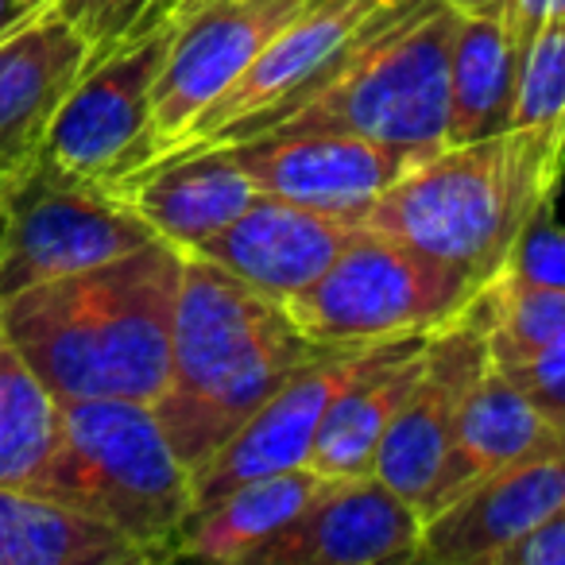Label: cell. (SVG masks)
Returning a JSON list of instances; mask_svg holds the SVG:
<instances>
[{
    "mask_svg": "<svg viewBox=\"0 0 565 565\" xmlns=\"http://www.w3.org/2000/svg\"><path fill=\"white\" fill-rule=\"evenodd\" d=\"M182 259L167 241L0 299V330L35 376L71 399L156 403L171 372Z\"/></svg>",
    "mask_w": 565,
    "mask_h": 565,
    "instance_id": "obj_1",
    "label": "cell"
},
{
    "mask_svg": "<svg viewBox=\"0 0 565 565\" xmlns=\"http://www.w3.org/2000/svg\"><path fill=\"white\" fill-rule=\"evenodd\" d=\"M322 349L282 302L252 291L210 259H182L171 372L151 411L190 477Z\"/></svg>",
    "mask_w": 565,
    "mask_h": 565,
    "instance_id": "obj_2",
    "label": "cell"
},
{
    "mask_svg": "<svg viewBox=\"0 0 565 565\" xmlns=\"http://www.w3.org/2000/svg\"><path fill=\"white\" fill-rule=\"evenodd\" d=\"M562 179L565 125H515L488 140L430 151L356 225L399 236L488 287L519 233L542 210H554Z\"/></svg>",
    "mask_w": 565,
    "mask_h": 565,
    "instance_id": "obj_3",
    "label": "cell"
},
{
    "mask_svg": "<svg viewBox=\"0 0 565 565\" xmlns=\"http://www.w3.org/2000/svg\"><path fill=\"white\" fill-rule=\"evenodd\" d=\"M461 12L446 0H380L330 74L295 102L256 113L190 148L252 140L264 132H353L411 151L446 148L449 47ZM186 151V148H182ZM163 159V156H159Z\"/></svg>",
    "mask_w": 565,
    "mask_h": 565,
    "instance_id": "obj_4",
    "label": "cell"
},
{
    "mask_svg": "<svg viewBox=\"0 0 565 565\" xmlns=\"http://www.w3.org/2000/svg\"><path fill=\"white\" fill-rule=\"evenodd\" d=\"M28 492L113 526L143 562H174L194 511V477L140 399L63 403L58 446Z\"/></svg>",
    "mask_w": 565,
    "mask_h": 565,
    "instance_id": "obj_5",
    "label": "cell"
},
{
    "mask_svg": "<svg viewBox=\"0 0 565 565\" xmlns=\"http://www.w3.org/2000/svg\"><path fill=\"white\" fill-rule=\"evenodd\" d=\"M477 295L461 267L361 225L330 271L287 302V315L318 345H364L438 330Z\"/></svg>",
    "mask_w": 565,
    "mask_h": 565,
    "instance_id": "obj_6",
    "label": "cell"
},
{
    "mask_svg": "<svg viewBox=\"0 0 565 565\" xmlns=\"http://www.w3.org/2000/svg\"><path fill=\"white\" fill-rule=\"evenodd\" d=\"M0 299L159 241L125 198L58 171L40 151L0 179Z\"/></svg>",
    "mask_w": 565,
    "mask_h": 565,
    "instance_id": "obj_7",
    "label": "cell"
},
{
    "mask_svg": "<svg viewBox=\"0 0 565 565\" xmlns=\"http://www.w3.org/2000/svg\"><path fill=\"white\" fill-rule=\"evenodd\" d=\"M179 20L174 0H151L109 51L89 58L58 105L40 156L74 179L109 190L128 179L148 156L151 94Z\"/></svg>",
    "mask_w": 565,
    "mask_h": 565,
    "instance_id": "obj_8",
    "label": "cell"
},
{
    "mask_svg": "<svg viewBox=\"0 0 565 565\" xmlns=\"http://www.w3.org/2000/svg\"><path fill=\"white\" fill-rule=\"evenodd\" d=\"M302 9L307 0H202L182 12L151 94L148 156L140 167L179 148Z\"/></svg>",
    "mask_w": 565,
    "mask_h": 565,
    "instance_id": "obj_9",
    "label": "cell"
},
{
    "mask_svg": "<svg viewBox=\"0 0 565 565\" xmlns=\"http://www.w3.org/2000/svg\"><path fill=\"white\" fill-rule=\"evenodd\" d=\"M233 163L267 198L307 205V210L338 213L361 221V213L399 182L418 159L430 151L395 148L369 136L299 128V132H264L252 140L217 143Z\"/></svg>",
    "mask_w": 565,
    "mask_h": 565,
    "instance_id": "obj_10",
    "label": "cell"
},
{
    "mask_svg": "<svg viewBox=\"0 0 565 565\" xmlns=\"http://www.w3.org/2000/svg\"><path fill=\"white\" fill-rule=\"evenodd\" d=\"M395 338L364 345H326L315 361L295 369L259 411L194 472V508L225 495L228 488L271 472L310 465V449L338 395L392 345Z\"/></svg>",
    "mask_w": 565,
    "mask_h": 565,
    "instance_id": "obj_11",
    "label": "cell"
},
{
    "mask_svg": "<svg viewBox=\"0 0 565 565\" xmlns=\"http://www.w3.org/2000/svg\"><path fill=\"white\" fill-rule=\"evenodd\" d=\"M492 361L488 353V318L480 295L449 318L446 326L430 330L423 345V369L395 411L392 426H387L384 441L376 449L372 472L384 480L387 488L411 500L423 511L426 495H430L438 469L446 461L449 438H454L457 411H461L469 387Z\"/></svg>",
    "mask_w": 565,
    "mask_h": 565,
    "instance_id": "obj_12",
    "label": "cell"
},
{
    "mask_svg": "<svg viewBox=\"0 0 565 565\" xmlns=\"http://www.w3.org/2000/svg\"><path fill=\"white\" fill-rule=\"evenodd\" d=\"M565 508V423H554L515 461L426 519L418 562L492 565L503 546Z\"/></svg>",
    "mask_w": 565,
    "mask_h": 565,
    "instance_id": "obj_13",
    "label": "cell"
},
{
    "mask_svg": "<svg viewBox=\"0 0 565 565\" xmlns=\"http://www.w3.org/2000/svg\"><path fill=\"white\" fill-rule=\"evenodd\" d=\"M423 511L376 472L326 480L252 565H395L418 562Z\"/></svg>",
    "mask_w": 565,
    "mask_h": 565,
    "instance_id": "obj_14",
    "label": "cell"
},
{
    "mask_svg": "<svg viewBox=\"0 0 565 565\" xmlns=\"http://www.w3.org/2000/svg\"><path fill=\"white\" fill-rule=\"evenodd\" d=\"M356 233L361 225L338 213L256 194V202L241 217L228 221L221 233H213L202 248L186 256L210 259L221 271L248 282L252 291L287 307L295 295L330 271V264Z\"/></svg>",
    "mask_w": 565,
    "mask_h": 565,
    "instance_id": "obj_15",
    "label": "cell"
},
{
    "mask_svg": "<svg viewBox=\"0 0 565 565\" xmlns=\"http://www.w3.org/2000/svg\"><path fill=\"white\" fill-rule=\"evenodd\" d=\"M376 9L380 0H307V9L275 32V40L259 51V58L241 74V82L198 120L194 132L174 151L190 148V143L205 140V136L221 132L244 117L279 109V105L307 94L310 86H318L338 66L353 35L369 24Z\"/></svg>",
    "mask_w": 565,
    "mask_h": 565,
    "instance_id": "obj_16",
    "label": "cell"
},
{
    "mask_svg": "<svg viewBox=\"0 0 565 565\" xmlns=\"http://www.w3.org/2000/svg\"><path fill=\"white\" fill-rule=\"evenodd\" d=\"M89 63V43L55 4L0 35V179L43 148L63 97Z\"/></svg>",
    "mask_w": 565,
    "mask_h": 565,
    "instance_id": "obj_17",
    "label": "cell"
},
{
    "mask_svg": "<svg viewBox=\"0 0 565 565\" xmlns=\"http://www.w3.org/2000/svg\"><path fill=\"white\" fill-rule=\"evenodd\" d=\"M151 225L159 241L194 252L236 221L259 190L225 148H186L132 171L113 186Z\"/></svg>",
    "mask_w": 565,
    "mask_h": 565,
    "instance_id": "obj_18",
    "label": "cell"
},
{
    "mask_svg": "<svg viewBox=\"0 0 565 565\" xmlns=\"http://www.w3.org/2000/svg\"><path fill=\"white\" fill-rule=\"evenodd\" d=\"M550 426L554 423L546 418V411L508 376V369L488 361L477 384L465 395L461 411H457L454 438H449L438 480L423 503V519L438 515L441 508L461 500L469 488H477L480 480L515 461Z\"/></svg>",
    "mask_w": 565,
    "mask_h": 565,
    "instance_id": "obj_19",
    "label": "cell"
},
{
    "mask_svg": "<svg viewBox=\"0 0 565 565\" xmlns=\"http://www.w3.org/2000/svg\"><path fill=\"white\" fill-rule=\"evenodd\" d=\"M526 47L503 9L457 20L449 47L446 143H472L511 128Z\"/></svg>",
    "mask_w": 565,
    "mask_h": 565,
    "instance_id": "obj_20",
    "label": "cell"
},
{
    "mask_svg": "<svg viewBox=\"0 0 565 565\" xmlns=\"http://www.w3.org/2000/svg\"><path fill=\"white\" fill-rule=\"evenodd\" d=\"M430 333H403L395 338L326 415L322 430L310 449V469L322 472L326 480L338 477H364L372 472L376 449L392 426L395 411L411 395L423 369V345Z\"/></svg>",
    "mask_w": 565,
    "mask_h": 565,
    "instance_id": "obj_21",
    "label": "cell"
},
{
    "mask_svg": "<svg viewBox=\"0 0 565 565\" xmlns=\"http://www.w3.org/2000/svg\"><path fill=\"white\" fill-rule=\"evenodd\" d=\"M322 472L302 465V469L271 472V477L228 488L225 495L190 511L174 542V557L252 565L259 550L322 492Z\"/></svg>",
    "mask_w": 565,
    "mask_h": 565,
    "instance_id": "obj_22",
    "label": "cell"
},
{
    "mask_svg": "<svg viewBox=\"0 0 565 565\" xmlns=\"http://www.w3.org/2000/svg\"><path fill=\"white\" fill-rule=\"evenodd\" d=\"M143 554L113 526L32 495L0 488V565H140Z\"/></svg>",
    "mask_w": 565,
    "mask_h": 565,
    "instance_id": "obj_23",
    "label": "cell"
},
{
    "mask_svg": "<svg viewBox=\"0 0 565 565\" xmlns=\"http://www.w3.org/2000/svg\"><path fill=\"white\" fill-rule=\"evenodd\" d=\"M63 430V403L0 330V488H32Z\"/></svg>",
    "mask_w": 565,
    "mask_h": 565,
    "instance_id": "obj_24",
    "label": "cell"
},
{
    "mask_svg": "<svg viewBox=\"0 0 565 565\" xmlns=\"http://www.w3.org/2000/svg\"><path fill=\"white\" fill-rule=\"evenodd\" d=\"M480 302L495 364H523L565 349V287H542L503 267L488 287H480Z\"/></svg>",
    "mask_w": 565,
    "mask_h": 565,
    "instance_id": "obj_25",
    "label": "cell"
},
{
    "mask_svg": "<svg viewBox=\"0 0 565 565\" xmlns=\"http://www.w3.org/2000/svg\"><path fill=\"white\" fill-rule=\"evenodd\" d=\"M515 125H565V9L550 12L523 58Z\"/></svg>",
    "mask_w": 565,
    "mask_h": 565,
    "instance_id": "obj_26",
    "label": "cell"
},
{
    "mask_svg": "<svg viewBox=\"0 0 565 565\" xmlns=\"http://www.w3.org/2000/svg\"><path fill=\"white\" fill-rule=\"evenodd\" d=\"M503 267L519 279L542 282V287H565V225L554 221V210H542L519 233Z\"/></svg>",
    "mask_w": 565,
    "mask_h": 565,
    "instance_id": "obj_27",
    "label": "cell"
},
{
    "mask_svg": "<svg viewBox=\"0 0 565 565\" xmlns=\"http://www.w3.org/2000/svg\"><path fill=\"white\" fill-rule=\"evenodd\" d=\"M89 43V58L109 51L136 20L143 17L151 0H51Z\"/></svg>",
    "mask_w": 565,
    "mask_h": 565,
    "instance_id": "obj_28",
    "label": "cell"
},
{
    "mask_svg": "<svg viewBox=\"0 0 565 565\" xmlns=\"http://www.w3.org/2000/svg\"><path fill=\"white\" fill-rule=\"evenodd\" d=\"M500 369H508V376L546 411L550 423H565V349L523 364H500Z\"/></svg>",
    "mask_w": 565,
    "mask_h": 565,
    "instance_id": "obj_29",
    "label": "cell"
},
{
    "mask_svg": "<svg viewBox=\"0 0 565 565\" xmlns=\"http://www.w3.org/2000/svg\"><path fill=\"white\" fill-rule=\"evenodd\" d=\"M492 565H565V508L503 546Z\"/></svg>",
    "mask_w": 565,
    "mask_h": 565,
    "instance_id": "obj_30",
    "label": "cell"
},
{
    "mask_svg": "<svg viewBox=\"0 0 565 565\" xmlns=\"http://www.w3.org/2000/svg\"><path fill=\"white\" fill-rule=\"evenodd\" d=\"M32 4L28 0H0V35L12 32L17 24H24L28 17H32Z\"/></svg>",
    "mask_w": 565,
    "mask_h": 565,
    "instance_id": "obj_31",
    "label": "cell"
},
{
    "mask_svg": "<svg viewBox=\"0 0 565 565\" xmlns=\"http://www.w3.org/2000/svg\"><path fill=\"white\" fill-rule=\"evenodd\" d=\"M446 4L454 12H461V17H472V12H492V9H500L503 0H446Z\"/></svg>",
    "mask_w": 565,
    "mask_h": 565,
    "instance_id": "obj_32",
    "label": "cell"
},
{
    "mask_svg": "<svg viewBox=\"0 0 565 565\" xmlns=\"http://www.w3.org/2000/svg\"><path fill=\"white\" fill-rule=\"evenodd\" d=\"M174 4H179L182 12H190V9H198V4H202V0H174Z\"/></svg>",
    "mask_w": 565,
    "mask_h": 565,
    "instance_id": "obj_33",
    "label": "cell"
},
{
    "mask_svg": "<svg viewBox=\"0 0 565 565\" xmlns=\"http://www.w3.org/2000/svg\"><path fill=\"white\" fill-rule=\"evenodd\" d=\"M28 4H32V9H43V4H51V0H28Z\"/></svg>",
    "mask_w": 565,
    "mask_h": 565,
    "instance_id": "obj_34",
    "label": "cell"
}]
</instances>
